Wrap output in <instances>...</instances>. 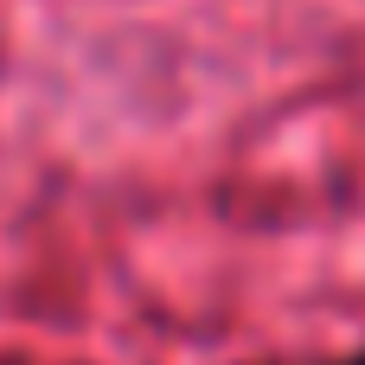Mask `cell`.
I'll return each mask as SVG.
<instances>
[{"label": "cell", "mask_w": 365, "mask_h": 365, "mask_svg": "<svg viewBox=\"0 0 365 365\" xmlns=\"http://www.w3.org/2000/svg\"><path fill=\"white\" fill-rule=\"evenodd\" d=\"M346 365H365V353H359V359H346Z\"/></svg>", "instance_id": "obj_1"}]
</instances>
